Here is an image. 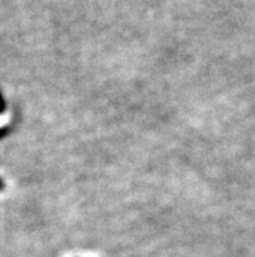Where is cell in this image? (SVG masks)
Returning a JSON list of instances; mask_svg holds the SVG:
<instances>
[{"instance_id":"6da1fadb","label":"cell","mask_w":255,"mask_h":257,"mask_svg":"<svg viewBox=\"0 0 255 257\" xmlns=\"http://www.w3.org/2000/svg\"><path fill=\"white\" fill-rule=\"evenodd\" d=\"M4 108H6V103H4V99L2 98V95H0V114L3 112Z\"/></svg>"},{"instance_id":"7a4b0ae2","label":"cell","mask_w":255,"mask_h":257,"mask_svg":"<svg viewBox=\"0 0 255 257\" xmlns=\"http://www.w3.org/2000/svg\"><path fill=\"white\" fill-rule=\"evenodd\" d=\"M3 188H4V183H3V180L0 179V191H2Z\"/></svg>"}]
</instances>
